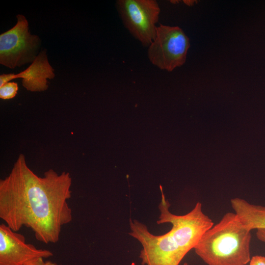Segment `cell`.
Here are the masks:
<instances>
[{"label": "cell", "mask_w": 265, "mask_h": 265, "mask_svg": "<svg viewBox=\"0 0 265 265\" xmlns=\"http://www.w3.org/2000/svg\"><path fill=\"white\" fill-rule=\"evenodd\" d=\"M18 87L15 82H8L0 87V98L3 100L14 98L17 93Z\"/></svg>", "instance_id": "10"}, {"label": "cell", "mask_w": 265, "mask_h": 265, "mask_svg": "<svg viewBox=\"0 0 265 265\" xmlns=\"http://www.w3.org/2000/svg\"><path fill=\"white\" fill-rule=\"evenodd\" d=\"M24 265H57L55 263L50 261H44L43 258H39L30 262Z\"/></svg>", "instance_id": "12"}, {"label": "cell", "mask_w": 265, "mask_h": 265, "mask_svg": "<svg viewBox=\"0 0 265 265\" xmlns=\"http://www.w3.org/2000/svg\"><path fill=\"white\" fill-rule=\"evenodd\" d=\"M190 46L189 38L179 26L160 24L148 47V58L158 68L172 72L185 64Z\"/></svg>", "instance_id": "4"}, {"label": "cell", "mask_w": 265, "mask_h": 265, "mask_svg": "<svg viewBox=\"0 0 265 265\" xmlns=\"http://www.w3.org/2000/svg\"><path fill=\"white\" fill-rule=\"evenodd\" d=\"M161 199L159 205L160 214L158 224L170 223L171 229L161 235L151 233L147 226L137 219L129 220V234L142 246L139 258L142 265H180L189 251L194 249L204 233L214 223L203 211L201 203L184 215L169 211L170 204L161 186Z\"/></svg>", "instance_id": "2"}, {"label": "cell", "mask_w": 265, "mask_h": 265, "mask_svg": "<svg viewBox=\"0 0 265 265\" xmlns=\"http://www.w3.org/2000/svg\"><path fill=\"white\" fill-rule=\"evenodd\" d=\"M188 265V264L186 263H185L183 265Z\"/></svg>", "instance_id": "14"}, {"label": "cell", "mask_w": 265, "mask_h": 265, "mask_svg": "<svg viewBox=\"0 0 265 265\" xmlns=\"http://www.w3.org/2000/svg\"><path fill=\"white\" fill-rule=\"evenodd\" d=\"M72 179L69 172L53 169L35 174L21 154L9 174L0 180V218L14 231L30 228L37 240L58 241L62 228L73 219L68 202Z\"/></svg>", "instance_id": "1"}, {"label": "cell", "mask_w": 265, "mask_h": 265, "mask_svg": "<svg viewBox=\"0 0 265 265\" xmlns=\"http://www.w3.org/2000/svg\"><path fill=\"white\" fill-rule=\"evenodd\" d=\"M251 231L235 212H227L193 249L207 265H246L251 259Z\"/></svg>", "instance_id": "3"}, {"label": "cell", "mask_w": 265, "mask_h": 265, "mask_svg": "<svg viewBox=\"0 0 265 265\" xmlns=\"http://www.w3.org/2000/svg\"><path fill=\"white\" fill-rule=\"evenodd\" d=\"M249 265H265V257L255 255L251 258Z\"/></svg>", "instance_id": "11"}, {"label": "cell", "mask_w": 265, "mask_h": 265, "mask_svg": "<svg viewBox=\"0 0 265 265\" xmlns=\"http://www.w3.org/2000/svg\"><path fill=\"white\" fill-rule=\"evenodd\" d=\"M230 202L234 212L249 230L265 229V206L253 204L239 198L231 199Z\"/></svg>", "instance_id": "9"}, {"label": "cell", "mask_w": 265, "mask_h": 265, "mask_svg": "<svg viewBox=\"0 0 265 265\" xmlns=\"http://www.w3.org/2000/svg\"><path fill=\"white\" fill-rule=\"evenodd\" d=\"M54 77L53 69L48 62L46 51H43L25 70L17 75H0V87L13 79L22 78V84L27 90L42 91L48 88L47 79H53Z\"/></svg>", "instance_id": "8"}, {"label": "cell", "mask_w": 265, "mask_h": 265, "mask_svg": "<svg viewBox=\"0 0 265 265\" xmlns=\"http://www.w3.org/2000/svg\"><path fill=\"white\" fill-rule=\"evenodd\" d=\"M47 249L27 243L23 235L5 223L0 225V265H24L35 260L52 257Z\"/></svg>", "instance_id": "7"}, {"label": "cell", "mask_w": 265, "mask_h": 265, "mask_svg": "<svg viewBox=\"0 0 265 265\" xmlns=\"http://www.w3.org/2000/svg\"><path fill=\"white\" fill-rule=\"evenodd\" d=\"M116 7L124 26L145 47L154 40L160 9L155 0H117Z\"/></svg>", "instance_id": "5"}, {"label": "cell", "mask_w": 265, "mask_h": 265, "mask_svg": "<svg viewBox=\"0 0 265 265\" xmlns=\"http://www.w3.org/2000/svg\"><path fill=\"white\" fill-rule=\"evenodd\" d=\"M256 237L259 240L265 243V229L257 230Z\"/></svg>", "instance_id": "13"}, {"label": "cell", "mask_w": 265, "mask_h": 265, "mask_svg": "<svg viewBox=\"0 0 265 265\" xmlns=\"http://www.w3.org/2000/svg\"><path fill=\"white\" fill-rule=\"evenodd\" d=\"M16 25L0 35V63L11 69L33 61L39 39L28 32L26 18L18 15Z\"/></svg>", "instance_id": "6"}]
</instances>
